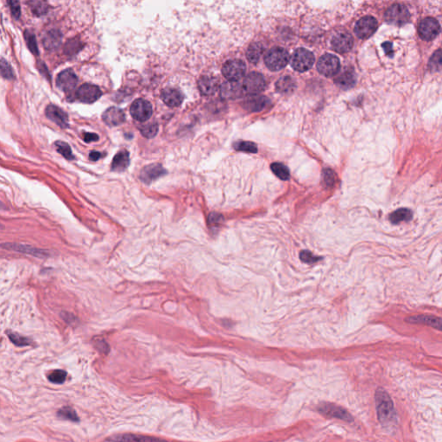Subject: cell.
<instances>
[{
	"mask_svg": "<svg viewBox=\"0 0 442 442\" xmlns=\"http://www.w3.org/2000/svg\"><path fill=\"white\" fill-rule=\"evenodd\" d=\"M375 402L378 419L380 424L385 428H390L396 425L397 422L396 410L394 407L392 399L390 398V395L385 389L379 388L376 390Z\"/></svg>",
	"mask_w": 442,
	"mask_h": 442,
	"instance_id": "cell-1",
	"label": "cell"
},
{
	"mask_svg": "<svg viewBox=\"0 0 442 442\" xmlns=\"http://www.w3.org/2000/svg\"><path fill=\"white\" fill-rule=\"evenodd\" d=\"M289 55L286 49L275 47L269 49L264 56V62L267 67L271 71H279L289 63Z\"/></svg>",
	"mask_w": 442,
	"mask_h": 442,
	"instance_id": "cell-2",
	"label": "cell"
},
{
	"mask_svg": "<svg viewBox=\"0 0 442 442\" xmlns=\"http://www.w3.org/2000/svg\"><path fill=\"white\" fill-rule=\"evenodd\" d=\"M314 63L315 55L308 49H296L290 58L292 67L298 72H306L312 67Z\"/></svg>",
	"mask_w": 442,
	"mask_h": 442,
	"instance_id": "cell-3",
	"label": "cell"
},
{
	"mask_svg": "<svg viewBox=\"0 0 442 442\" xmlns=\"http://www.w3.org/2000/svg\"><path fill=\"white\" fill-rule=\"evenodd\" d=\"M385 19L390 24L402 26L411 19V13L406 6L401 4H395L385 12Z\"/></svg>",
	"mask_w": 442,
	"mask_h": 442,
	"instance_id": "cell-4",
	"label": "cell"
},
{
	"mask_svg": "<svg viewBox=\"0 0 442 442\" xmlns=\"http://www.w3.org/2000/svg\"><path fill=\"white\" fill-rule=\"evenodd\" d=\"M317 70L324 76L332 77L336 76L341 70V62L335 55L326 54L319 59Z\"/></svg>",
	"mask_w": 442,
	"mask_h": 442,
	"instance_id": "cell-5",
	"label": "cell"
},
{
	"mask_svg": "<svg viewBox=\"0 0 442 442\" xmlns=\"http://www.w3.org/2000/svg\"><path fill=\"white\" fill-rule=\"evenodd\" d=\"M246 66L241 60H230L223 66L222 74L229 81H239L246 75Z\"/></svg>",
	"mask_w": 442,
	"mask_h": 442,
	"instance_id": "cell-6",
	"label": "cell"
},
{
	"mask_svg": "<svg viewBox=\"0 0 442 442\" xmlns=\"http://www.w3.org/2000/svg\"><path fill=\"white\" fill-rule=\"evenodd\" d=\"M319 412L324 416L337 418V419L343 420L345 422H352L353 421V416L351 414L345 410L344 407L338 406V405L329 403V402H322L317 407Z\"/></svg>",
	"mask_w": 442,
	"mask_h": 442,
	"instance_id": "cell-7",
	"label": "cell"
},
{
	"mask_svg": "<svg viewBox=\"0 0 442 442\" xmlns=\"http://www.w3.org/2000/svg\"><path fill=\"white\" fill-rule=\"evenodd\" d=\"M266 82L259 73H250L243 81L245 92L251 95H257L265 88Z\"/></svg>",
	"mask_w": 442,
	"mask_h": 442,
	"instance_id": "cell-8",
	"label": "cell"
},
{
	"mask_svg": "<svg viewBox=\"0 0 442 442\" xmlns=\"http://www.w3.org/2000/svg\"><path fill=\"white\" fill-rule=\"evenodd\" d=\"M378 29V21L371 16H366L357 22L355 25L356 35L361 39H367L376 32Z\"/></svg>",
	"mask_w": 442,
	"mask_h": 442,
	"instance_id": "cell-9",
	"label": "cell"
},
{
	"mask_svg": "<svg viewBox=\"0 0 442 442\" xmlns=\"http://www.w3.org/2000/svg\"><path fill=\"white\" fill-rule=\"evenodd\" d=\"M130 110L133 119L140 122L147 121L153 113L151 103L143 98H139L133 102Z\"/></svg>",
	"mask_w": 442,
	"mask_h": 442,
	"instance_id": "cell-10",
	"label": "cell"
},
{
	"mask_svg": "<svg viewBox=\"0 0 442 442\" xmlns=\"http://www.w3.org/2000/svg\"><path fill=\"white\" fill-rule=\"evenodd\" d=\"M440 31L439 23L433 18H426L421 21L418 27L420 37L425 41H431L436 38Z\"/></svg>",
	"mask_w": 442,
	"mask_h": 442,
	"instance_id": "cell-11",
	"label": "cell"
},
{
	"mask_svg": "<svg viewBox=\"0 0 442 442\" xmlns=\"http://www.w3.org/2000/svg\"><path fill=\"white\" fill-rule=\"evenodd\" d=\"M102 95L101 90L95 85L84 84L79 87L76 92V98L78 100L87 104H92L98 100Z\"/></svg>",
	"mask_w": 442,
	"mask_h": 442,
	"instance_id": "cell-12",
	"label": "cell"
},
{
	"mask_svg": "<svg viewBox=\"0 0 442 442\" xmlns=\"http://www.w3.org/2000/svg\"><path fill=\"white\" fill-rule=\"evenodd\" d=\"M78 83V78L72 70H66L59 74L56 84L65 93H71Z\"/></svg>",
	"mask_w": 442,
	"mask_h": 442,
	"instance_id": "cell-13",
	"label": "cell"
},
{
	"mask_svg": "<svg viewBox=\"0 0 442 442\" xmlns=\"http://www.w3.org/2000/svg\"><path fill=\"white\" fill-rule=\"evenodd\" d=\"M353 46V38L349 33L342 32L334 36L332 40V47L333 50L339 54L349 52Z\"/></svg>",
	"mask_w": 442,
	"mask_h": 442,
	"instance_id": "cell-14",
	"label": "cell"
},
{
	"mask_svg": "<svg viewBox=\"0 0 442 442\" xmlns=\"http://www.w3.org/2000/svg\"><path fill=\"white\" fill-rule=\"evenodd\" d=\"M245 93L243 84L237 81H227L220 87V95L225 99L240 98Z\"/></svg>",
	"mask_w": 442,
	"mask_h": 442,
	"instance_id": "cell-15",
	"label": "cell"
},
{
	"mask_svg": "<svg viewBox=\"0 0 442 442\" xmlns=\"http://www.w3.org/2000/svg\"><path fill=\"white\" fill-rule=\"evenodd\" d=\"M108 442H168L156 437L138 435L133 433L116 434L106 439Z\"/></svg>",
	"mask_w": 442,
	"mask_h": 442,
	"instance_id": "cell-16",
	"label": "cell"
},
{
	"mask_svg": "<svg viewBox=\"0 0 442 442\" xmlns=\"http://www.w3.org/2000/svg\"><path fill=\"white\" fill-rule=\"evenodd\" d=\"M166 173H167V171L162 168L161 164L156 163V164L148 165L142 169L141 173H140V179H141L142 182H145L146 184H150L154 181H156V179L164 176Z\"/></svg>",
	"mask_w": 442,
	"mask_h": 442,
	"instance_id": "cell-17",
	"label": "cell"
},
{
	"mask_svg": "<svg viewBox=\"0 0 442 442\" xmlns=\"http://www.w3.org/2000/svg\"><path fill=\"white\" fill-rule=\"evenodd\" d=\"M45 113H46L48 119L55 123L58 126L63 128V129L69 127V117L63 110H61V108H59L54 105H49L47 107Z\"/></svg>",
	"mask_w": 442,
	"mask_h": 442,
	"instance_id": "cell-18",
	"label": "cell"
},
{
	"mask_svg": "<svg viewBox=\"0 0 442 442\" xmlns=\"http://www.w3.org/2000/svg\"><path fill=\"white\" fill-rule=\"evenodd\" d=\"M103 120L108 126H118L125 121V114L119 108L110 107L103 113Z\"/></svg>",
	"mask_w": 442,
	"mask_h": 442,
	"instance_id": "cell-19",
	"label": "cell"
},
{
	"mask_svg": "<svg viewBox=\"0 0 442 442\" xmlns=\"http://www.w3.org/2000/svg\"><path fill=\"white\" fill-rule=\"evenodd\" d=\"M409 323L423 324L442 331V319L432 315H415L406 319Z\"/></svg>",
	"mask_w": 442,
	"mask_h": 442,
	"instance_id": "cell-20",
	"label": "cell"
},
{
	"mask_svg": "<svg viewBox=\"0 0 442 442\" xmlns=\"http://www.w3.org/2000/svg\"><path fill=\"white\" fill-rule=\"evenodd\" d=\"M162 101L169 107H177L181 106L183 101V94L179 90L175 88H166L161 94Z\"/></svg>",
	"mask_w": 442,
	"mask_h": 442,
	"instance_id": "cell-21",
	"label": "cell"
},
{
	"mask_svg": "<svg viewBox=\"0 0 442 442\" xmlns=\"http://www.w3.org/2000/svg\"><path fill=\"white\" fill-rule=\"evenodd\" d=\"M198 87L203 95H213L219 87L218 80L211 76H202L198 81Z\"/></svg>",
	"mask_w": 442,
	"mask_h": 442,
	"instance_id": "cell-22",
	"label": "cell"
},
{
	"mask_svg": "<svg viewBox=\"0 0 442 442\" xmlns=\"http://www.w3.org/2000/svg\"><path fill=\"white\" fill-rule=\"evenodd\" d=\"M62 35L57 29H51L47 32L43 38V44L47 50H55L61 44Z\"/></svg>",
	"mask_w": 442,
	"mask_h": 442,
	"instance_id": "cell-23",
	"label": "cell"
},
{
	"mask_svg": "<svg viewBox=\"0 0 442 442\" xmlns=\"http://www.w3.org/2000/svg\"><path fill=\"white\" fill-rule=\"evenodd\" d=\"M2 247L7 249V250L15 251V252L32 255L35 257H44L48 256L47 252H44L40 249L34 248V247L29 246H23V245H18V244H4Z\"/></svg>",
	"mask_w": 442,
	"mask_h": 442,
	"instance_id": "cell-24",
	"label": "cell"
},
{
	"mask_svg": "<svg viewBox=\"0 0 442 442\" xmlns=\"http://www.w3.org/2000/svg\"><path fill=\"white\" fill-rule=\"evenodd\" d=\"M130 164V154L126 150L120 151L116 154L112 162V171L122 172L125 171Z\"/></svg>",
	"mask_w": 442,
	"mask_h": 442,
	"instance_id": "cell-25",
	"label": "cell"
},
{
	"mask_svg": "<svg viewBox=\"0 0 442 442\" xmlns=\"http://www.w3.org/2000/svg\"><path fill=\"white\" fill-rule=\"evenodd\" d=\"M268 99L264 96L252 95L243 103L245 109L250 112H260L265 108Z\"/></svg>",
	"mask_w": 442,
	"mask_h": 442,
	"instance_id": "cell-26",
	"label": "cell"
},
{
	"mask_svg": "<svg viewBox=\"0 0 442 442\" xmlns=\"http://www.w3.org/2000/svg\"><path fill=\"white\" fill-rule=\"evenodd\" d=\"M413 218V213L411 209L407 208H399L389 216V220L394 225H398L400 223L411 221Z\"/></svg>",
	"mask_w": 442,
	"mask_h": 442,
	"instance_id": "cell-27",
	"label": "cell"
},
{
	"mask_svg": "<svg viewBox=\"0 0 442 442\" xmlns=\"http://www.w3.org/2000/svg\"><path fill=\"white\" fill-rule=\"evenodd\" d=\"M335 83L342 89H349L355 85L356 77L351 70H346L335 79Z\"/></svg>",
	"mask_w": 442,
	"mask_h": 442,
	"instance_id": "cell-28",
	"label": "cell"
},
{
	"mask_svg": "<svg viewBox=\"0 0 442 442\" xmlns=\"http://www.w3.org/2000/svg\"><path fill=\"white\" fill-rule=\"evenodd\" d=\"M263 44L260 43H252L248 49L246 50V57L248 59V61L252 63H257L261 55H263Z\"/></svg>",
	"mask_w": 442,
	"mask_h": 442,
	"instance_id": "cell-29",
	"label": "cell"
},
{
	"mask_svg": "<svg viewBox=\"0 0 442 442\" xmlns=\"http://www.w3.org/2000/svg\"><path fill=\"white\" fill-rule=\"evenodd\" d=\"M276 87L278 92L282 93H288L292 92L295 88V81L289 76H284L278 80Z\"/></svg>",
	"mask_w": 442,
	"mask_h": 442,
	"instance_id": "cell-30",
	"label": "cell"
},
{
	"mask_svg": "<svg viewBox=\"0 0 442 442\" xmlns=\"http://www.w3.org/2000/svg\"><path fill=\"white\" fill-rule=\"evenodd\" d=\"M83 48V44H81V41L77 38H72L70 40L67 41L65 45H64V53L67 56H75L77 55L81 49Z\"/></svg>",
	"mask_w": 442,
	"mask_h": 442,
	"instance_id": "cell-31",
	"label": "cell"
},
{
	"mask_svg": "<svg viewBox=\"0 0 442 442\" xmlns=\"http://www.w3.org/2000/svg\"><path fill=\"white\" fill-rule=\"evenodd\" d=\"M428 67L432 72H439L442 70V49H438L433 53L428 61Z\"/></svg>",
	"mask_w": 442,
	"mask_h": 442,
	"instance_id": "cell-32",
	"label": "cell"
},
{
	"mask_svg": "<svg viewBox=\"0 0 442 442\" xmlns=\"http://www.w3.org/2000/svg\"><path fill=\"white\" fill-rule=\"evenodd\" d=\"M270 168H271V171H273V173H274L278 178H280L281 180L286 181V180L289 179V169H288L286 166L283 165V163H280V162H275V163H272L271 166H270Z\"/></svg>",
	"mask_w": 442,
	"mask_h": 442,
	"instance_id": "cell-33",
	"label": "cell"
},
{
	"mask_svg": "<svg viewBox=\"0 0 442 442\" xmlns=\"http://www.w3.org/2000/svg\"><path fill=\"white\" fill-rule=\"evenodd\" d=\"M57 416L62 419L70 420L72 422H79V417L75 410L72 407H61L60 411H58Z\"/></svg>",
	"mask_w": 442,
	"mask_h": 442,
	"instance_id": "cell-34",
	"label": "cell"
},
{
	"mask_svg": "<svg viewBox=\"0 0 442 442\" xmlns=\"http://www.w3.org/2000/svg\"><path fill=\"white\" fill-rule=\"evenodd\" d=\"M55 148L58 152L62 155L66 159L73 160L75 156L73 155L70 145L62 141H57L55 143Z\"/></svg>",
	"mask_w": 442,
	"mask_h": 442,
	"instance_id": "cell-35",
	"label": "cell"
},
{
	"mask_svg": "<svg viewBox=\"0 0 442 442\" xmlns=\"http://www.w3.org/2000/svg\"><path fill=\"white\" fill-rule=\"evenodd\" d=\"M234 147L237 151L248 152V153H256L257 151V145L252 142H239L237 144H235Z\"/></svg>",
	"mask_w": 442,
	"mask_h": 442,
	"instance_id": "cell-36",
	"label": "cell"
},
{
	"mask_svg": "<svg viewBox=\"0 0 442 442\" xmlns=\"http://www.w3.org/2000/svg\"><path fill=\"white\" fill-rule=\"evenodd\" d=\"M24 38H25L27 46L29 48V50L33 54L38 55L39 52H38V43H37V40H36L35 35L31 31H29V30H25V32H24Z\"/></svg>",
	"mask_w": 442,
	"mask_h": 442,
	"instance_id": "cell-37",
	"label": "cell"
},
{
	"mask_svg": "<svg viewBox=\"0 0 442 442\" xmlns=\"http://www.w3.org/2000/svg\"><path fill=\"white\" fill-rule=\"evenodd\" d=\"M140 131H141L142 135L145 138L152 139L157 134L158 126L156 124L150 123V124H145L144 126L140 127Z\"/></svg>",
	"mask_w": 442,
	"mask_h": 442,
	"instance_id": "cell-38",
	"label": "cell"
},
{
	"mask_svg": "<svg viewBox=\"0 0 442 442\" xmlns=\"http://www.w3.org/2000/svg\"><path fill=\"white\" fill-rule=\"evenodd\" d=\"M7 334H8V337H9L12 343L16 345L17 347H25V346H29L31 343L29 338L19 335V334H17L15 332H8Z\"/></svg>",
	"mask_w": 442,
	"mask_h": 442,
	"instance_id": "cell-39",
	"label": "cell"
},
{
	"mask_svg": "<svg viewBox=\"0 0 442 442\" xmlns=\"http://www.w3.org/2000/svg\"><path fill=\"white\" fill-rule=\"evenodd\" d=\"M48 379H49V381L53 383V384L61 385V384L64 383L65 380H66V372L65 370H55L49 374Z\"/></svg>",
	"mask_w": 442,
	"mask_h": 442,
	"instance_id": "cell-40",
	"label": "cell"
},
{
	"mask_svg": "<svg viewBox=\"0 0 442 442\" xmlns=\"http://www.w3.org/2000/svg\"><path fill=\"white\" fill-rule=\"evenodd\" d=\"M29 4L31 7L32 12L37 16L44 15L49 11V6L46 2H30Z\"/></svg>",
	"mask_w": 442,
	"mask_h": 442,
	"instance_id": "cell-41",
	"label": "cell"
},
{
	"mask_svg": "<svg viewBox=\"0 0 442 442\" xmlns=\"http://www.w3.org/2000/svg\"><path fill=\"white\" fill-rule=\"evenodd\" d=\"M1 75L4 78L7 80L14 79V73L12 71V66H10L9 63L4 58L1 59Z\"/></svg>",
	"mask_w": 442,
	"mask_h": 442,
	"instance_id": "cell-42",
	"label": "cell"
},
{
	"mask_svg": "<svg viewBox=\"0 0 442 442\" xmlns=\"http://www.w3.org/2000/svg\"><path fill=\"white\" fill-rule=\"evenodd\" d=\"M300 257H301V260L303 261L304 263H315L316 261L321 259L320 257H315V255H313L311 252H308V251H303V252H301Z\"/></svg>",
	"mask_w": 442,
	"mask_h": 442,
	"instance_id": "cell-43",
	"label": "cell"
},
{
	"mask_svg": "<svg viewBox=\"0 0 442 442\" xmlns=\"http://www.w3.org/2000/svg\"><path fill=\"white\" fill-rule=\"evenodd\" d=\"M8 5L10 6V9L12 11V15L16 19H18L21 16V8L20 5L17 1H9Z\"/></svg>",
	"mask_w": 442,
	"mask_h": 442,
	"instance_id": "cell-44",
	"label": "cell"
},
{
	"mask_svg": "<svg viewBox=\"0 0 442 442\" xmlns=\"http://www.w3.org/2000/svg\"><path fill=\"white\" fill-rule=\"evenodd\" d=\"M323 173L324 181L326 182V184L328 186L332 185L334 183V180H335L334 173L332 171H330V169H326V171H324Z\"/></svg>",
	"mask_w": 442,
	"mask_h": 442,
	"instance_id": "cell-45",
	"label": "cell"
},
{
	"mask_svg": "<svg viewBox=\"0 0 442 442\" xmlns=\"http://www.w3.org/2000/svg\"><path fill=\"white\" fill-rule=\"evenodd\" d=\"M94 346H95L96 348L99 351V352H101L103 353H108L109 352V347H108V345L107 344V342L106 341H103V339H97V341L94 342Z\"/></svg>",
	"mask_w": 442,
	"mask_h": 442,
	"instance_id": "cell-46",
	"label": "cell"
},
{
	"mask_svg": "<svg viewBox=\"0 0 442 442\" xmlns=\"http://www.w3.org/2000/svg\"><path fill=\"white\" fill-rule=\"evenodd\" d=\"M84 141L86 143H92V142L97 141L98 139V137L95 133H84Z\"/></svg>",
	"mask_w": 442,
	"mask_h": 442,
	"instance_id": "cell-47",
	"label": "cell"
},
{
	"mask_svg": "<svg viewBox=\"0 0 442 442\" xmlns=\"http://www.w3.org/2000/svg\"><path fill=\"white\" fill-rule=\"evenodd\" d=\"M383 47L385 48V53L387 54V55H389L390 57H391L392 55H393V49H392V44L389 43V42H386L385 44H383Z\"/></svg>",
	"mask_w": 442,
	"mask_h": 442,
	"instance_id": "cell-48",
	"label": "cell"
},
{
	"mask_svg": "<svg viewBox=\"0 0 442 442\" xmlns=\"http://www.w3.org/2000/svg\"><path fill=\"white\" fill-rule=\"evenodd\" d=\"M102 156H103V154L98 152V151H91L89 154V158L91 161H98Z\"/></svg>",
	"mask_w": 442,
	"mask_h": 442,
	"instance_id": "cell-49",
	"label": "cell"
}]
</instances>
